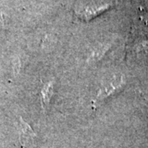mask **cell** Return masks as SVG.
<instances>
[{
    "label": "cell",
    "instance_id": "1",
    "mask_svg": "<svg viewBox=\"0 0 148 148\" xmlns=\"http://www.w3.org/2000/svg\"><path fill=\"white\" fill-rule=\"evenodd\" d=\"M21 141L22 145H25L26 143H29L32 141L33 136H35L34 132L32 130L31 127L26 123L25 122L21 120Z\"/></svg>",
    "mask_w": 148,
    "mask_h": 148
},
{
    "label": "cell",
    "instance_id": "2",
    "mask_svg": "<svg viewBox=\"0 0 148 148\" xmlns=\"http://www.w3.org/2000/svg\"><path fill=\"white\" fill-rule=\"evenodd\" d=\"M52 95H53V83L52 82H49V83L44 86V87H43L42 89V92H41L42 104H44L45 107H46L49 105Z\"/></svg>",
    "mask_w": 148,
    "mask_h": 148
}]
</instances>
